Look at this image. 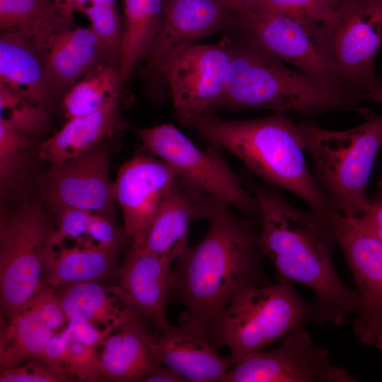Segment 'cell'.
<instances>
[{"mask_svg": "<svg viewBox=\"0 0 382 382\" xmlns=\"http://www.w3.org/2000/svg\"><path fill=\"white\" fill-rule=\"evenodd\" d=\"M300 141L312 160V174L333 206L354 218L369 207L366 189L376 157L382 146V115L359 126L332 131L298 122Z\"/></svg>", "mask_w": 382, "mask_h": 382, "instance_id": "5", "label": "cell"}, {"mask_svg": "<svg viewBox=\"0 0 382 382\" xmlns=\"http://www.w3.org/2000/svg\"><path fill=\"white\" fill-rule=\"evenodd\" d=\"M203 194L178 176L143 236L132 245L172 264L189 247L190 224L192 219L200 218Z\"/></svg>", "mask_w": 382, "mask_h": 382, "instance_id": "19", "label": "cell"}, {"mask_svg": "<svg viewBox=\"0 0 382 382\" xmlns=\"http://www.w3.org/2000/svg\"><path fill=\"white\" fill-rule=\"evenodd\" d=\"M369 197V207L362 214L353 218L364 229L382 243V176Z\"/></svg>", "mask_w": 382, "mask_h": 382, "instance_id": "38", "label": "cell"}, {"mask_svg": "<svg viewBox=\"0 0 382 382\" xmlns=\"http://www.w3.org/2000/svg\"><path fill=\"white\" fill-rule=\"evenodd\" d=\"M51 233L44 253V284L57 287L83 282H100L116 273L119 274L120 267L117 260L120 249L86 247L77 243L67 247Z\"/></svg>", "mask_w": 382, "mask_h": 382, "instance_id": "22", "label": "cell"}, {"mask_svg": "<svg viewBox=\"0 0 382 382\" xmlns=\"http://www.w3.org/2000/svg\"><path fill=\"white\" fill-rule=\"evenodd\" d=\"M0 83L46 110L64 98L49 79L34 45L15 31L0 35Z\"/></svg>", "mask_w": 382, "mask_h": 382, "instance_id": "21", "label": "cell"}, {"mask_svg": "<svg viewBox=\"0 0 382 382\" xmlns=\"http://www.w3.org/2000/svg\"><path fill=\"white\" fill-rule=\"evenodd\" d=\"M87 1L88 0H68L61 9L62 13L66 17L72 18L74 11L83 12Z\"/></svg>", "mask_w": 382, "mask_h": 382, "instance_id": "43", "label": "cell"}, {"mask_svg": "<svg viewBox=\"0 0 382 382\" xmlns=\"http://www.w3.org/2000/svg\"><path fill=\"white\" fill-rule=\"evenodd\" d=\"M202 219L207 233L188 247L171 269L170 296L201 323L209 335L232 300L245 289L267 284L256 232V217H241L230 207L204 194Z\"/></svg>", "mask_w": 382, "mask_h": 382, "instance_id": "1", "label": "cell"}, {"mask_svg": "<svg viewBox=\"0 0 382 382\" xmlns=\"http://www.w3.org/2000/svg\"><path fill=\"white\" fill-rule=\"evenodd\" d=\"M190 127L207 144L228 151L253 175L291 192L311 209L325 216L340 212L309 170L297 123L284 112L245 120H223L210 113Z\"/></svg>", "mask_w": 382, "mask_h": 382, "instance_id": "3", "label": "cell"}, {"mask_svg": "<svg viewBox=\"0 0 382 382\" xmlns=\"http://www.w3.org/2000/svg\"><path fill=\"white\" fill-rule=\"evenodd\" d=\"M226 6L235 11L243 13L253 11L257 0H221Z\"/></svg>", "mask_w": 382, "mask_h": 382, "instance_id": "42", "label": "cell"}, {"mask_svg": "<svg viewBox=\"0 0 382 382\" xmlns=\"http://www.w3.org/2000/svg\"><path fill=\"white\" fill-rule=\"evenodd\" d=\"M73 379L49 366L40 357L21 366L1 369L0 382H66Z\"/></svg>", "mask_w": 382, "mask_h": 382, "instance_id": "36", "label": "cell"}, {"mask_svg": "<svg viewBox=\"0 0 382 382\" xmlns=\"http://www.w3.org/2000/svg\"><path fill=\"white\" fill-rule=\"evenodd\" d=\"M26 302L40 314L47 325L55 332L69 320L54 287L43 282Z\"/></svg>", "mask_w": 382, "mask_h": 382, "instance_id": "37", "label": "cell"}, {"mask_svg": "<svg viewBox=\"0 0 382 382\" xmlns=\"http://www.w3.org/2000/svg\"><path fill=\"white\" fill-rule=\"evenodd\" d=\"M66 327L75 340L86 345L99 347L103 342L115 330L112 328L101 329L93 325L85 319L74 316L70 318Z\"/></svg>", "mask_w": 382, "mask_h": 382, "instance_id": "39", "label": "cell"}, {"mask_svg": "<svg viewBox=\"0 0 382 382\" xmlns=\"http://www.w3.org/2000/svg\"><path fill=\"white\" fill-rule=\"evenodd\" d=\"M96 347L70 340L65 352L59 361L61 371L73 380L96 382L104 380V373L96 354Z\"/></svg>", "mask_w": 382, "mask_h": 382, "instance_id": "34", "label": "cell"}, {"mask_svg": "<svg viewBox=\"0 0 382 382\" xmlns=\"http://www.w3.org/2000/svg\"><path fill=\"white\" fill-rule=\"evenodd\" d=\"M91 4L117 8L116 0H88Z\"/></svg>", "mask_w": 382, "mask_h": 382, "instance_id": "45", "label": "cell"}, {"mask_svg": "<svg viewBox=\"0 0 382 382\" xmlns=\"http://www.w3.org/2000/svg\"><path fill=\"white\" fill-rule=\"evenodd\" d=\"M57 225L52 235L86 247L120 249L125 241L113 220L98 213L71 208L51 209Z\"/></svg>", "mask_w": 382, "mask_h": 382, "instance_id": "30", "label": "cell"}, {"mask_svg": "<svg viewBox=\"0 0 382 382\" xmlns=\"http://www.w3.org/2000/svg\"><path fill=\"white\" fill-rule=\"evenodd\" d=\"M121 126L119 103L71 117L58 132L40 144L37 156L50 166L60 164L93 149Z\"/></svg>", "mask_w": 382, "mask_h": 382, "instance_id": "25", "label": "cell"}, {"mask_svg": "<svg viewBox=\"0 0 382 382\" xmlns=\"http://www.w3.org/2000/svg\"><path fill=\"white\" fill-rule=\"evenodd\" d=\"M359 1V0H341L342 4L348 1Z\"/></svg>", "mask_w": 382, "mask_h": 382, "instance_id": "47", "label": "cell"}, {"mask_svg": "<svg viewBox=\"0 0 382 382\" xmlns=\"http://www.w3.org/2000/svg\"><path fill=\"white\" fill-rule=\"evenodd\" d=\"M237 31L257 47L291 64L318 82L355 93L347 88L332 62L322 23L249 11L241 13Z\"/></svg>", "mask_w": 382, "mask_h": 382, "instance_id": "10", "label": "cell"}, {"mask_svg": "<svg viewBox=\"0 0 382 382\" xmlns=\"http://www.w3.org/2000/svg\"><path fill=\"white\" fill-rule=\"evenodd\" d=\"M110 161V151L103 141L76 158L50 166L37 179L41 199L50 210L80 209L114 220Z\"/></svg>", "mask_w": 382, "mask_h": 382, "instance_id": "14", "label": "cell"}, {"mask_svg": "<svg viewBox=\"0 0 382 382\" xmlns=\"http://www.w3.org/2000/svg\"><path fill=\"white\" fill-rule=\"evenodd\" d=\"M54 289L68 319L78 316L97 328L117 330L141 316L119 286L89 281Z\"/></svg>", "mask_w": 382, "mask_h": 382, "instance_id": "23", "label": "cell"}, {"mask_svg": "<svg viewBox=\"0 0 382 382\" xmlns=\"http://www.w3.org/2000/svg\"><path fill=\"white\" fill-rule=\"evenodd\" d=\"M260 208L259 248L279 280L297 282L315 295L312 320L343 324L355 314L359 296L337 275L332 265L335 238L328 216L289 203L275 186L248 183Z\"/></svg>", "mask_w": 382, "mask_h": 382, "instance_id": "2", "label": "cell"}, {"mask_svg": "<svg viewBox=\"0 0 382 382\" xmlns=\"http://www.w3.org/2000/svg\"><path fill=\"white\" fill-rule=\"evenodd\" d=\"M39 54L49 79L64 96L97 66L120 65L91 26L76 24L55 35Z\"/></svg>", "mask_w": 382, "mask_h": 382, "instance_id": "18", "label": "cell"}, {"mask_svg": "<svg viewBox=\"0 0 382 382\" xmlns=\"http://www.w3.org/2000/svg\"><path fill=\"white\" fill-rule=\"evenodd\" d=\"M171 263L132 245L120 268L119 287L139 314L161 331L170 325L165 314L171 289Z\"/></svg>", "mask_w": 382, "mask_h": 382, "instance_id": "20", "label": "cell"}, {"mask_svg": "<svg viewBox=\"0 0 382 382\" xmlns=\"http://www.w3.org/2000/svg\"><path fill=\"white\" fill-rule=\"evenodd\" d=\"M366 100H371L382 105V85L374 89L366 96Z\"/></svg>", "mask_w": 382, "mask_h": 382, "instance_id": "44", "label": "cell"}, {"mask_svg": "<svg viewBox=\"0 0 382 382\" xmlns=\"http://www.w3.org/2000/svg\"><path fill=\"white\" fill-rule=\"evenodd\" d=\"M312 313V304L301 299L290 282L253 285L232 300L209 337L214 345L228 347L236 363L311 320Z\"/></svg>", "mask_w": 382, "mask_h": 382, "instance_id": "6", "label": "cell"}, {"mask_svg": "<svg viewBox=\"0 0 382 382\" xmlns=\"http://www.w3.org/2000/svg\"><path fill=\"white\" fill-rule=\"evenodd\" d=\"M0 122L34 139L51 129L47 110L0 83Z\"/></svg>", "mask_w": 382, "mask_h": 382, "instance_id": "32", "label": "cell"}, {"mask_svg": "<svg viewBox=\"0 0 382 382\" xmlns=\"http://www.w3.org/2000/svg\"><path fill=\"white\" fill-rule=\"evenodd\" d=\"M33 139L0 122V192L3 199L15 197L29 174Z\"/></svg>", "mask_w": 382, "mask_h": 382, "instance_id": "31", "label": "cell"}, {"mask_svg": "<svg viewBox=\"0 0 382 382\" xmlns=\"http://www.w3.org/2000/svg\"><path fill=\"white\" fill-rule=\"evenodd\" d=\"M328 217L357 289L354 334L365 345L382 351V243L353 218L340 212Z\"/></svg>", "mask_w": 382, "mask_h": 382, "instance_id": "13", "label": "cell"}, {"mask_svg": "<svg viewBox=\"0 0 382 382\" xmlns=\"http://www.w3.org/2000/svg\"><path fill=\"white\" fill-rule=\"evenodd\" d=\"M355 93L329 88L257 47L243 37L233 41L223 91L215 110L264 108L316 115L335 110L366 113Z\"/></svg>", "mask_w": 382, "mask_h": 382, "instance_id": "4", "label": "cell"}, {"mask_svg": "<svg viewBox=\"0 0 382 382\" xmlns=\"http://www.w3.org/2000/svg\"><path fill=\"white\" fill-rule=\"evenodd\" d=\"M341 4V0H257L253 11L306 23H323Z\"/></svg>", "mask_w": 382, "mask_h": 382, "instance_id": "33", "label": "cell"}, {"mask_svg": "<svg viewBox=\"0 0 382 382\" xmlns=\"http://www.w3.org/2000/svg\"><path fill=\"white\" fill-rule=\"evenodd\" d=\"M280 345L244 357L221 378L222 382H353L345 369L332 366L328 352L313 346L302 326L281 337Z\"/></svg>", "mask_w": 382, "mask_h": 382, "instance_id": "12", "label": "cell"}, {"mask_svg": "<svg viewBox=\"0 0 382 382\" xmlns=\"http://www.w3.org/2000/svg\"><path fill=\"white\" fill-rule=\"evenodd\" d=\"M83 13L89 19L91 28L108 51L120 61L122 21L117 8L91 4Z\"/></svg>", "mask_w": 382, "mask_h": 382, "instance_id": "35", "label": "cell"}, {"mask_svg": "<svg viewBox=\"0 0 382 382\" xmlns=\"http://www.w3.org/2000/svg\"><path fill=\"white\" fill-rule=\"evenodd\" d=\"M165 0H123L119 79L121 90L137 62L147 57L161 21Z\"/></svg>", "mask_w": 382, "mask_h": 382, "instance_id": "26", "label": "cell"}, {"mask_svg": "<svg viewBox=\"0 0 382 382\" xmlns=\"http://www.w3.org/2000/svg\"><path fill=\"white\" fill-rule=\"evenodd\" d=\"M121 91L119 65L104 64L76 82L64 95L61 105L64 115L70 119L119 103Z\"/></svg>", "mask_w": 382, "mask_h": 382, "instance_id": "29", "label": "cell"}, {"mask_svg": "<svg viewBox=\"0 0 382 382\" xmlns=\"http://www.w3.org/2000/svg\"><path fill=\"white\" fill-rule=\"evenodd\" d=\"M52 0H0V30L29 40L40 54L50 40L74 25Z\"/></svg>", "mask_w": 382, "mask_h": 382, "instance_id": "27", "label": "cell"}, {"mask_svg": "<svg viewBox=\"0 0 382 382\" xmlns=\"http://www.w3.org/2000/svg\"><path fill=\"white\" fill-rule=\"evenodd\" d=\"M132 129L143 150L170 165L180 178L247 216H260L257 199L243 187L219 147L207 144L201 149L171 124Z\"/></svg>", "mask_w": 382, "mask_h": 382, "instance_id": "8", "label": "cell"}, {"mask_svg": "<svg viewBox=\"0 0 382 382\" xmlns=\"http://www.w3.org/2000/svg\"><path fill=\"white\" fill-rule=\"evenodd\" d=\"M178 178L170 165L146 152L121 166L113 182V195L122 212L125 240L134 243L141 238Z\"/></svg>", "mask_w": 382, "mask_h": 382, "instance_id": "16", "label": "cell"}, {"mask_svg": "<svg viewBox=\"0 0 382 382\" xmlns=\"http://www.w3.org/2000/svg\"><path fill=\"white\" fill-rule=\"evenodd\" d=\"M71 337L66 327L56 332L48 342L40 357L52 368L63 373L59 369V361L65 352Z\"/></svg>", "mask_w": 382, "mask_h": 382, "instance_id": "40", "label": "cell"}, {"mask_svg": "<svg viewBox=\"0 0 382 382\" xmlns=\"http://www.w3.org/2000/svg\"><path fill=\"white\" fill-rule=\"evenodd\" d=\"M52 1L60 8V10L65 5V4L68 1V0H52Z\"/></svg>", "mask_w": 382, "mask_h": 382, "instance_id": "46", "label": "cell"}, {"mask_svg": "<svg viewBox=\"0 0 382 382\" xmlns=\"http://www.w3.org/2000/svg\"><path fill=\"white\" fill-rule=\"evenodd\" d=\"M232 40L195 44L173 57L163 69L178 121L190 127L213 113L223 91L231 58Z\"/></svg>", "mask_w": 382, "mask_h": 382, "instance_id": "11", "label": "cell"}, {"mask_svg": "<svg viewBox=\"0 0 382 382\" xmlns=\"http://www.w3.org/2000/svg\"><path fill=\"white\" fill-rule=\"evenodd\" d=\"M325 43L342 79L364 100L381 86L375 59L382 40V0L341 4L323 23Z\"/></svg>", "mask_w": 382, "mask_h": 382, "instance_id": "9", "label": "cell"}, {"mask_svg": "<svg viewBox=\"0 0 382 382\" xmlns=\"http://www.w3.org/2000/svg\"><path fill=\"white\" fill-rule=\"evenodd\" d=\"M151 335L141 318L110 335L100 345L99 355L104 380L141 381L154 372L160 364L151 351Z\"/></svg>", "mask_w": 382, "mask_h": 382, "instance_id": "24", "label": "cell"}, {"mask_svg": "<svg viewBox=\"0 0 382 382\" xmlns=\"http://www.w3.org/2000/svg\"><path fill=\"white\" fill-rule=\"evenodd\" d=\"M151 348L156 362L168 366L187 381H221L235 361L220 356L205 328L183 312L178 326L171 325L151 335Z\"/></svg>", "mask_w": 382, "mask_h": 382, "instance_id": "17", "label": "cell"}, {"mask_svg": "<svg viewBox=\"0 0 382 382\" xmlns=\"http://www.w3.org/2000/svg\"><path fill=\"white\" fill-rule=\"evenodd\" d=\"M42 199L23 198L0 220L1 309L8 320L42 284L44 253L53 230Z\"/></svg>", "mask_w": 382, "mask_h": 382, "instance_id": "7", "label": "cell"}, {"mask_svg": "<svg viewBox=\"0 0 382 382\" xmlns=\"http://www.w3.org/2000/svg\"><path fill=\"white\" fill-rule=\"evenodd\" d=\"M141 381L145 382H187V380L170 368L159 365Z\"/></svg>", "mask_w": 382, "mask_h": 382, "instance_id": "41", "label": "cell"}, {"mask_svg": "<svg viewBox=\"0 0 382 382\" xmlns=\"http://www.w3.org/2000/svg\"><path fill=\"white\" fill-rule=\"evenodd\" d=\"M241 13L221 0H165L160 25L147 57L145 74L156 83L165 66L199 40L215 32L238 30Z\"/></svg>", "mask_w": 382, "mask_h": 382, "instance_id": "15", "label": "cell"}, {"mask_svg": "<svg viewBox=\"0 0 382 382\" xmlns=\"http://www.w3.org/2000/svg\"><path fill=\"white\" fill-rule=\"evenodd\" d=\"M56 332L28 303L23 304L1 329V369L40 357Z\"/></svg>", "mask_w": 382, "mask_h": 382, "instance_id": "28", "label": "cell"}]
</instances>
